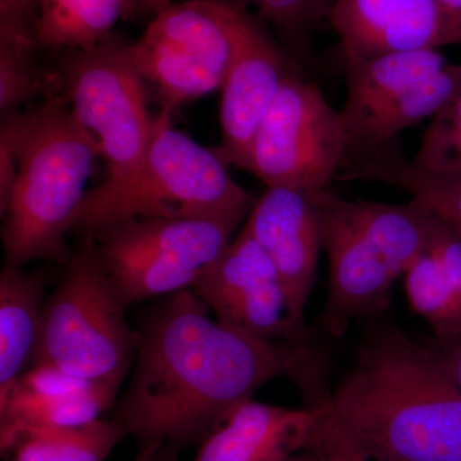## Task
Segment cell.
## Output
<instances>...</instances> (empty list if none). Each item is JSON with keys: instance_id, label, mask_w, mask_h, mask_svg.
Segmentation results:
<instances>
[{"instance_id": "cell-2", "label": "cell", "mask_w": 461, "mask_h": 461, "mask_svg": "<svg viewBox=\"0 0 461 461\" xmlns=\"http://www.w3.org/2000/svg\"><path fill=\"white\" fill-rule=\"evenodd\" d=\"M330 402L379 461H461V388L438 351L399 327L363 339Z\"/></svg>"}, {"instance_id": "cell-19", "label": "cell", "mask_w": 461, "mask_h": 461, "mask_svg": "<svg viewBox=\"0 0 461 461\" xmlns=\"http://www.w3.org/2000/svg\"><path fill=\"white\" fill-rule=\"evenodd\" d=\"M338 181L379 182L408 193L461 236V173L430 171L405 157L399 139L346 163Z\"/></svg>"}, {"instance_id": "cell-20", "label": "cell", "mask_w": 461, "mask_h": 461, "mask_svg": "<svg viewBox=\"0 0 461 461\" xmlns=\"http://www.w3.org/2000/svg\"><path fill=\"white\" fill-rule=\"evenodd\" d=\"M448 63L439 50H421L382 54L345 66L346 99L339 111L344 130L438 74Z\"/></svg>"}, {"instance_id": "cell-11", "label": "cell", "mask_w": 461, "mask_h": 461, "mask_svg": "<svg viewBox=\"0 0 461 461\" xmlns=\"http://www.w3.org/2000/svg\"><path fill=\"white\" fill-rule=\"evenodd\" d=\"M191 290L221 324L249 338L308 339L291 321L286 293L271 258L244 229Z\"/></svg>"}, {"instance_id": "cell-26", "label": "cell", "mask_w": 461, "mask_h": 461, "mask_svg": "<svg viewBox=\"0 0 461 461\" xmlns=\"http://www.w3.org/2000/svg\"><path fill=\"white\" fill-rule=\"evenodd\" d=\"M306 405L315 409V420L306 447L317 461H379L373 457L342 423L330 402V393L311 397Z\"/></svg>"}, {"instance_id": "cell-30", "label": "cell", "mask_w": 461, "mask_h": 461, "mask_svg": "<svg viewBox=\"0 0 461 461\" xmlns=\"http://www.w3.org/2000/svg\"><path fill=\"white\" fill-rule=\"evenodd\" d=\"M445 345L438 351L446 368L461 388V338L444 339Z\"/></svg>"}, {"instance_id": "cell-8", "label": "cell", "mask_w": 461, "mask_h": 461, "mask_svg": "<svg viewBox=\"0 0 461 461\" xmlns=\"http://www.w3.org/2000/svg\"><path fill=\"white\" fill-rule=\"evenodd\" d=\"M244 14L217 0L172 3L129 44L133 66L145 83L156 87L162 109L172 113L221 90Z\"/></svg>"}, {"instance_id": "cell-33", "label": "cell", "mask_w": 461, "mask_h": 461, "mask_svg": "<svg viewBox=\"0 0 461 461\" xmlns=\"http://www.w3.org/2000/svg\"><path fill=\"white\" fill-rule=\"evenodd\" d=\"M280 461H317V459H315L314 455L308 448H304V450L290 455V456L285 457V459Z\"/></svg>"}, {"instance_id": "cell-22", "label": "cell", "mask_w": 461, "mask_h": 461, "mask_svg": "<svg viewBox=\"0 0 461 461\" xmlns=\"http://www.w3.org/2000/svg\"><path fill=\"white\" fill-rule=\"evenodd\" d=\"M121 17H131L127 0H41L36 41L44 50H89L113 36Z\"/></svg>"}, {"instance_id": "cell-9", "label": "cell", "mask_w": 461, "mask_h": 461, "mask_svg": "<svg viewBox=\"0 0 461 461\" xmlns=\"http://www.w3.org/2000/svg\"><path fill=\"white\" fill-rule=\"evenodd\" d=\"M346 158L344 123L317 85L288 74L258 130L248 172L267 187L330 189Z\"/></svg>"}, {"instance_id": "cell-23", "label": "cell", "mask_w": 461, "mask_h": 461, "mask_svg": "<svg viewBox=\"0 0 461 461\" xmlns=\"http://www.w3.org/2000/svg\"><path fill=\"white\" fill-rule=\"evenodd\" d=\"M409 305L437 338H461V302L444 267L429 250L402 276Z\"/></svg>"}, {"instance_id": "cell-12", "label": "cell", "mask_w": 461, "mask_h": 461, "mask_svg": "<svg viewBox=\"0 0 461 461\" xmlns=\"http://www.w3.org/2000/svg\"><path fill=\"white\" fill-rule=\"evenodd\" d=\"M330 25L345 66L382 54L461 45V8L444 0H336Z\"/></svg>"}, {"instance_id": "cell-6", "label": "cell", "mask_w": 461, "mask_h": 461, "mask_svg": "<svg viewBox=\"0 0 461 461\" xmlns=\"http://www.w3.org/2000/svg\"><path fill=\"white\" fill-rule=\"evenodd\" d=\"M58 80L78 122L98 140L107 165L105 181L87 193L107 195L123 189L141 175L156 126L129 45L112 36L89 50H67Z\"/></svg>"}, {"instance_id": "cell-34", "label": "cell", "mask_w": 461, "mask_h": 461, "mask_svg": "<svg viewBox=\"0 0 461 461\" xmlns=\"http://www.w3.org/2000/svg\"><path fill=\"white\" fill-rule=\"evenodd\" d=\"M444 2L448 3V5H455V7L461 8V0H444Z\"/></svg>"}, {"instance_id": "cell-25", "label": "cell", "mask_w": 461, "mask_h": 461, "mask_svg": "<svg viewBox=\"0 0 461 461\" xmlns=\"http://www.w3.org/2000/svg\"><path fill=\"white\" fill-rule=\"evenodd\" d=\"M38 45L0 42V109L12 112L32 102L47 87L48 77L36 63Z\"/></svg>"}, {"instance_id": "cell-14", "label": "cell", "mask_w": 461, "mask_h": 461, "mask_svg": "<svg viewBox=\"0 0 461 461\" xmlns=\"http://www.w3.org/2000/svg\"><path fill=\"white\" fill-rule=\"evenodd\" d=\"M244 230L271 258L286 293L290 318L308 335L305 309L321 251L320 217L309 193L268 187L248 215Z\"/></svg>"}, {"instance_id": "cell-27", "label": "cell", "mask_w": 461, "mask_h": 461, "mask_svg": "<svg viewBox=\"0 0 461 461\" xmlns=\"http://www.w3.org/2000/svg\"><path fill=\"white\" fill-rule=\"evenodd\" d=\"M411 159L430 171L461 173V93L432 118Z\"/></svg>"}, {"instance_id": "cell-31", "label": "cell", "mask_w": 461, "mask_h": 461, "mask_svg": "<svg viewBox=\"0 0 461 461\" xmlns=\"http://www.w3.org/2000/svg\"><path fill=\"white\" fill-rule=\"evenodd\" d=\"M131 17L157 16L172 5V0H127Z\"/></svg>"}, {"instance_id": "cell-21", "label": "cell", "mask_w": 461, "mask_h": 461, "mask_svg": "<svg viewBox=\"0 0 461 461\" xmlns=\"http://www.w3.org/2000/svg\"><path fill=\"white\" fill-rule=\"evenodd\" d=\"M126 436L114 420L72 427H12L0 429V447L12 461H104Z\"/></svg>"}, {"instance_id": "cell-4", "label": "cell", "mask_w": 461, "mask_h": 461, "mask_svg": "<svg viewBox=\"0 0 461 461\" xmlns=\"http://www.w3.org/2000/svg\"><path fill=\"white\" fill-rule=\"evenodd\" d=\"M171 112L156 117L141 175L107 195L86 193L71 232L89 240L109 224L129 218H166L239 226L257 199L230 177L214 149L202 147L171 124Z\"/></svg>"}, {"instance_id": "cell-13", "label": "cell", "mask_w": 461, "mask_h": 461, "mask_svg": "<svg viewBox=\"0 0 461 461\" xmlns=\"http://www.w3.org/2000/svg\"><path fill=\"white\" fill-rule=\"evenodd\" d=\"M287 75L284 57L259 18L245 12L235 56L221 87L222 138L214 151L227 166L248 171L251 144Z\"/></svg>"}, {"instance_id": "cell-28", "label": "cell", "mask_w": 461, "mask_h": 461, "mask_svg": "<svg viewBox=\"0 0 461 461\" xmlns=\"http://www.w3.org/2000/svg\"><path fill=\"white\" fill-rule=\"evenodd\" d=\"M41 0H0V42L36 41ZM39 47V45H38Z\"/></svg>"}, {"instance_id": "cell-7", "label": "cell", "mask_w": 461, "mask_h": 461, "mask_svg": "<svg viewBox=\"0 0 461 461\" xmlns=\"http://www.w3.org/2000/svg\"><path fill=\"white\" fill-rule=\"evenodd\" d=\"M236 229L215 221L129 218L98 230L89 241L115 290L131 306L191 290L232 242Z\"/></svg>"}, {"instance_id": "cell-17", "label": "cell", "mask_w": 461, "mask_h": 461, "mask_svg": "<svg viewBox=\"0 0 461 461\" xmlns=\"http://www.w3.org/2000/svg\"><path fill=\"white\" fill-rule=\"evenodd\" d=\"M45 280L23 267L0 275V400L35 364L42 329Z\"/></svg>"}, {"instance_id": "cell-3", "label": "cell", "mask_w": 461, "mask_h": 461, "mask_svg": "<svg viewBox=\"0 0 461 461\" xmlns=\"http://www.w3.org/2000/svg\"><path fill=\"white\" fill-rule=\"evenodd\" d=\"M20 120L16 181L2 212L5 266L67 264L72 256L66 238L86 195L99 142L59 95Z\"/></svg>"}, {"instance_id": "cell-1", "label": "cell", "mask_w": 461, "mask_h": 461, "mask_svg": "<svg viewBox=\"0 0 461 461\" xmlns=\"http://www.w3.org/2000/svg\"><path fill=\"white\" fill-rule=\"evenodd\" d=\"M209 313L184 290L142 323L131 382L114 415L139 453L203 442L264 384L277 378L299 384L313 369L302 342L249 338Z\"/></svg>"}, {"instance_id": "cell-5", "label": "cell", "mask_w": 461, "mask_h": 461, "mask_svg": "<svg viewBox=\"0 0 461 461\" xmlns=\"http://www.w3.org/2000/svg\"><path fill=\"white\" fill-rule=\"evenodd\" d=\"M127 309L93 244L84 240L45 302L35 363L121 388L138 344V333L126 321Z\"/></svg>"}, {"instance_id": "cell-32", "label": "cell", "mask_w": 461, "mask_h": 461, "mask_svg": "<svg viewBox=\"0 0 461 461\" xmlns=\"http://www.w3.org/2000/svg\"><path fill=\"white\" fill-rule=\"evenodd\" d=\"M178 451L171 446H162L138 453L136 461H178Z\"/></svg>"}, {"instance_id": "cell-15", "label": "cell", "mask_w": 461, "mask_h": 461, "mask_svg": "<svg viewBox=\"0 0 461 461\" xmlns=\"http://www.w3.org/2000/svg\"><path fill=\"white\" fill-rule=\"evenodd\" d=\"M120 388L74 377L50 364L35 363L0 400V429L72 427L100 420Z\"/></svg>"}, {"instance_id": "cell-24", "label": "cell", "mask_w": 461, "mask_h": 461, "mask_svg": "<svg viewBox=\"0 0 461 461\" xmlns=\"http://www.w3.org/2000/svg\"><path fill=\"white\" fill-rule=\"evenodd\" d=\"M230 8L257 11L260 21L271 23L291 50L305 51L309 39L324 23L330 25V11L336 0H217Z\"/></svg>"}, {"instance_id": "cell-16", "label": "cell", "mask_w": 461, "mask_h": 461, "mask_svg": "<svg viewBox=\"0 0 461 461\" xmlns=\"http://www.w3.org/2000/svg\"><path fill=\"white\" fill-rule=\"evenodd\" d=\"M314 420L311 405L290 409L248 400L206 437L195 461H280L304 450Z\"/></svg>"}, {"instance_id": "cell-10", "label": "cell", "mask_w": 461, "mask_h": 461, "mask_svg": "<svg viewBox=\"0 0 461 461\" xmlns=\"http://www.w3.org/2000/svg\"><path fill=\"white\" fill-rule=\"evenodd\" d=\"M320 217L321 250L329 259V287L321 324L342 338L357 318L387 311L402 273L364 230L350 200L330 189L309 193Z\"/></svg>"}, {"instance_id": "cell-29", "label": "cell", "mask_w": 461, "mask_h": 461, "mask_svg": "<svg viewBox=\"0 0 461 461\" xmlns=\"http://www.w3.org/2000/svg\"><path fill=\"white\" fill-rule=\"evenodd\" d=\"M429 250L444 267L461 302V236L433 213Z\"/></svg>"}, {"instance_id": "cell-18", "label": "cell", "mask_w": 461, "mask_h": 461, "mask_svg": "<svg viewBox=\"0 0 461 461\" xmlns=\"http://www.w3.org/2000/svg\"><path fill=\"white\" fill-rule=\"evenodd\" d=\"M460 93L461 65L450 62L438 74L403 91L393 102L346 129L344 165L387 147L403 130L435 117Z\"/></svg>"}]
</instances>
